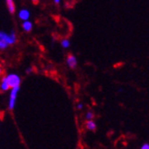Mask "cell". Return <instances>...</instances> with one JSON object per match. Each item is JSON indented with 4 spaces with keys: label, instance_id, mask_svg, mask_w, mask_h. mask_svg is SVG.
I'll return each mask as SVG.
<instances>
[{
    "label": "cell",
    "instance_id": "1",
    "mask_svg": "<svg viewBox=\"0 0 149 149\" xmlns=\"http://www.w3.org/2000/svg\"><path fill=\"white\" fill-rule=\"evenodd\" d=\"M17 41V36L14 31L10 33H6L0 31V49H6L9 45H13Z\"/></svg>",
    "mask_w": 149,
    "mask_h": 149
},
{
    "label": "cell",
    "instance_id": "2",
    "mask_svg": "<svg viewBox=\"0 0 149 149\" xmlns=\"http://www.w3.org/2000/svg\"><path fill=\"white\" fill-rule=\"evenodd\" d=\"M19 89L20 87H14L11 88L10 91V95H9V101H8V109L9 110H13L16 106V102H17V94L19 92Z\"/></svg>",
    "mask_w": 149,
    "mask_h": 149
},
{
    "label": "cell",
    "instance_id": "3",
    "mask_svg": "<svg viewBox=\"0 0 149 149\" xmlns=\"http://www.w3.org/2000/svg\"><path fill=\"white\" fill-rule=\"evenodd\" d=\"M5 78H6V81H8L10 88L17 87V86L20 85L21 79H20V77L16 73H10Z\"/></svg>",
    "mask_w": 149,
    "mask_h": 149
},
{
    "label": "cell",
    "instance_id": "4",
    "mask_svg": "<svg viewBox=\"0 0 149 149\" xmlns=\"http://www.w3.org/2000/svg\"><path fill=\"white\" fill-rule=\"evenodd\" d=\"M29 17H30V13L28 9H21L18 12V17L23 21L29 20Z\"/></svg>",
    "mask_w": 149,
    "mask_h": 149
},
{
    "label": "cell",
    "instance_id": "5",
    "mask_svg": "<svg viewBox=\"0 0 149 149\" xmlns=\"http://www.w3.org/2000/svg\"><path fill=\"white\" fill-rule=\"evenodd\" d=\"M67 64L69 65L70 68L74 69L77 66V59L75 58V56L73 55H70L67 58Z\"/></svg>",
    "mask_w": 149,
    "mask_h": 149
},
{
    "label": "cell",
    "instance_id": "6",
    "mask_svg": "<svg viewBox=\"0 0 149 149\" xmlns=\"http://www.w3.org/2000/svg\"><path fill=\"white\" fill-rule=\"evenodd\" d=\"M6 6H8V11L11 13V14H13V13L15 12V4H14V1L13 0H6Z\"/></svg>",
    "mask_w": 149,
    "mask_h": 149
},
{
    "label": "cell",
    "instance_id": "7",
    "mask_svg": "<svg viewBox=\"0 0 149 149\" xmlns=\"http://www.w3.org/2000/svg\"><path fill=\"white\" fill-rule=\"evenodd\" d=\"M32 22H30V21H29V20H26V21H24V23L22 24V28H23V29L25 30V31H27V32H29L31 29H32Z\"/></svg>",
    "mask_w": 149,
    "mask_h": 149
},
{
    "label": "cell",
    "instance_id": "8",
    "mask_svg": "<svg viewBox=\"0 0 149 149\" xmlns=\"http://www.w3.org/2000/svg\"><path fill=\"white\" fill-rule=\"evenodd\" d=\"M0 88H1V90L4 91V92H6V91H8V89H10L8 81H6V78H3L1 84H0Z\"/></svg>",
    "mask_w": 149,
    "mask_h": 149
},
{
    "label": "cell",
    "instance_id": "9",
    "mask_svg": "<svg viewBox=\"0 0 149 149\" xmlns=\"http://www.w3.org/2000/svg\"><path fill=\"white\" fill-rule=\"evenodd\" d=\"M86 127H87V129H89V130H91V131H94L96 129V124L93 120H90L87 122Z\"/></svg>",
    "mask_w": 149,
    "mask_h": 149
},
{
    "label": "cell",
    "instance_id": "10",
    "mask_svg": "<svg viewBox=\"0 0 149 149\" xmlns=\"http://www.w3.org/2000/svg\"><path fill=\"white\" fill-rule=\"evenodd\" d=\"M70 40H67V38H64V40H62V41H61V46L64 49H68L70 47Z\"/></svg>",
    "mask_w": 149,
    "mask_h": 149
},
{
    "label": "cell",
    "instance_id": "11",
    "mask_svg": "<svg viewBox=\"0 0 149 149\" xmlns=\"http://www.w3.org/2000/svg\"><path fill=\"white\" fill-rule=\"evenodd\" d=\"M93 117H94V114H93V112H88V113H86V119H87V121L93 120Z\"/></svg>",
    "mask_w": 149,
    "mask_h": 149
},
{
    "label": "cell",
    "instance_id": "12",
    "mask_svg": "<svg viewBox=\"0 0 149 149\" xmlns=\"http://www.w3.org/2000/svg\"><path fill=\"white\" fill-rule=\"evenodd\" d=\"M140 149H149V145L147 143H146V144H144L143 146H141Z\"/></svg>",
    "mask_w": 149,
    "mask_h": 149
},
{
    "label": "cell",
    "instance_id": "13",
    "mask_svg": "<svg viewBox=\"0 0 149 149\" xmlns=\"http://www.w3.org/2000/svg\"><path fill=\"white\" fill-rule=\"evenodd\" d=\"M26 72H27L28 74H29L30 72H32V68H28L27 70H26Z\"/></svg>",
    "mask_w": 149,
    "mask_h": 149
},
{
    "label": "cell",
    "instance_id": "14",
    "mask_svg": "<svg viewBox=\"0 0 149 149\" xmlns=\"http://www.w3.org/2000/svg\"><path fill=\"white\" fill-rule=\"evenodd\" d=\"M77 108L79 109V110H81V109L83 108V105H82V103H79V104H78V106H77Z\"/></svg>",
    "mask_w": 149,
    "mask_h": 149
},
{
    "label": "cell",
    "instance_id": "15",
    "mask_svg": "<svg viewBox=\"0 0 149 149\" xmlns=\"http://www.w3.org/2000/svg\"><path fill=\"white\" fill-rule=\"evenodd\" d=\"M53 1H54V3L56 5H60L61 4V0H53Z\"/></svg>",
    "mask_w": 149,
    "mask_h": 149
},
{
    "label": "cell",
    "instance_id": "16",
    "mask_svg": "<svg viewBox=\"0 0 149 149\" xmlns=\"http://www.w3.org/2000/svg\"><path fill=\"white\" fill-rule=\"evenodd\" d=\"M1 74H2V67L0 66V75H1Z\"/></svg>",
    "mask_w": 149,
    "mask_h": 149
},
{
    "label": "cell",
    "instance_id": "17",
    "mask_svg": "<svg viewBox=\"0 0 149 149\" xmlns=\"http://www.w3.org/2000/svg\"><path fill=\"white\" fill-rule=\"evenodd\" d=\"M32 1H33V2H35V3H36V2H38V0H32Z\"/></svg>",
    "mask_w": 149,
    "mask_h": 149
}]
</instances>
